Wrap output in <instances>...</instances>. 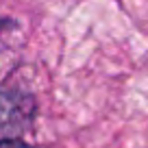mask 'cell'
Masks as SVG:
<instances>
[{"mask_svg":"<svg viewBox=\"0 0 148 148\" xmlns=\"http://www.w3.org/2000/svg\"><path fill=\"white\" fill-rule=\"evenodd\" d=\"M35 111L37 102L33 94L11 85H0V135L11 137L13 133L28 129Z\"/></svg>","mask_w":148,"mask_h":148,"instance_id":"1","label":"cell"},{"mask_svg":"<svg viewBox=\"0 0 148 148\" xmlns=\"http://www.w3.org/2000/svg\"><path fill=\"white\" fill-rule=\"evenodd\" d=\"M0 148H33V146L18 137H0Z\"/></svg>","mask_w":148,"mask_h":148,"instance_id":"2","label":"cell"}]
</instances>
